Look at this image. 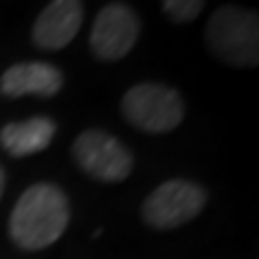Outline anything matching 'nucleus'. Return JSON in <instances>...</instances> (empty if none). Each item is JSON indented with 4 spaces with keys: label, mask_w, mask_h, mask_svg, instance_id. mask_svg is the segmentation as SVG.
Listing matches in <instances>:
<instances>
[{
    "label": "nucleus",
    "mask_w": 259,
    "mask_h": 259,
    "mask_svg": "<svg viewBox=\"0 0 259 259\" xmlns=\"http://www.w3.org/2000/svg\"><path fill=\"white\" fill-rule=\"evenodd\" d=\"M53 137H56V122L46 115H34L27 120L8 122L0 130V147L10 156L24 158L44 151L53 142Z\"/></svg>",
    "instance_id": "nucleus-9"
},
{
    "label": "nucleus",
    "mask_w": 259,
    "mask_h": 259,
    "mask_svg": "<svg viewBox=\"0 0 259 259\" xmlns=\"http://www.w3.org/2000/svg\"><path fill=\"white\" fill-rule=\"evenodd\" d=\"M206 44L213 56L231 67L259 63V17L254 10L221 5L206 22Z\"/></svg>",
    "instance_id": "nucleus-2"
},
{
    "label": "nucleus",
    "mask_w": 259,
    "mask_h": 259,
    "mask_svg": "<svg viewBox=\"0 0 259 259\" xmlns=\"http://www.w3.org/2000/svg\"><path fill=\"white\" fill-rule=\"evenodd\" d=\"M3 192H5V168L0 166V197H3Z\"/></svg>",
    "instance_id": "nucleus-11"
},
{
    "label": "nucleus",
    "mask_w": 259,
    "mask_h": 259,
    "mask_svg": "<svg viewBox=\"0 0 259 259\" xmlns=\"http://www.w3.org/2000/svg\"><path fill=\"white\" fill-rule=\"evenodd\" d=\"M161 8H163V15L170 22L187 24V22L199 17V12L204 10V3L202 0H166Z\"/></svg>",
    "instance_id": "nucleus-10"
},
{
    "label": "nucleus",
    "mask_w": 259,
    "mask_h": 259,
    "mask_svg": "<svg viewBox=\"0 0 259 259\" xmlns=\"http://www.w3.org/2000/svg\"><path fill=\"white\" fill-rule=\"evenodd\" d=\"M70 223L67 194L53 183H34L19 197L10 213L12 242L29 252L51 247Z\"/></svg>",
    "instance_id": "nucleus-1"
},
{
    "label": "nucleus",
    "mask_w": 259,
    "mask_h": 259,
    "mask_svg": "<svg viewBox=\"0 0 259 259\" xmlns=\"http://www.w3.org/2000/svg\"><path fill=\"white\" fill-rule=\"evenodd\" d=\"M84 22V3L79 0H53L38 12L31 41L41 51H63L72 44Z\"/></svg>",
    "instance_id": "nucleus-7"
},
{
    "label": "nucleus",
    "mask_w": 259,
    "mask_h": 259,
    "mask_svg": "<svg viewBox=\"0 0 259 259\" xmlns=\"http://www.w3.org/2000/svg\"><path fill=\"white\" fill-rule=\"evenodd\" d=\"M206 206V190L192 180H166L154 187L142 202V219L158 231H170L192 221Z\"/></svg>",
    "instance_id": "nucleus-4"
},
{
    "label": "nucleus",
    "mask_w": 259,
    "mask_h": 259,
    "mask_svg": "<svg viewBox=\"0 0 259 259\" xmlns=\"http://www.w3.org/2000/svg\"><path fill=\"white\" fill-rule=\"evenodd\" d=\"M72 158L99 183H122L132 173V154L120 139L103 130H84L72 142Z\"/></svg>",
    "instance_id": "nucleus-5"
},
{
    "label": "nucleus",
    "mask_w": 259,
    "mask_h": 259,
    "mask_svg": "<svg viewBox=\"0 0 259 259\" xmlns=\"http://www.w3.org/2000/svg\"><path fill=\"white\" fill-rule=\"evenodd\" d=\"M63 72L51 63H15L0 74V94L8 99L44 96L51 99L63 89Z\"/></svg>",
    "instance_id": "nucleus-8"
},
{
    "label": "nucleus",
    "mask_w": 259,
    "mask_h": 259,
    "mask_svg": "<svg viewBox=\"0 0 259 259\" xmlns=\"http://www.w3.org/2000/svg\"><path fill=\"white\" fill-rule=\"evenodd\" d=\"M142 22L127 3H108L99 10L89 34V51L103 63H115L135 48Z\"/></svg>",
    "instance_id": "nucleus-6"
},
{
    "label": "nucleus",
    "mask_w": 259,
    "mask_h": 259,
    "mask_svg": "<svg viewBox=\"0 0 259 259\" xmlns=\"http://www.w3.org/2000/svg\"><path fill=\"white\" fill-rule=\"evenodd\" d=\"M122 118L132 127L163 135L176 130L185 118V103L173 87L158 82H142L130 87L120 101Z\"/></svg>",
    "instance_id": "nucleus-3"
}]
</instances>
